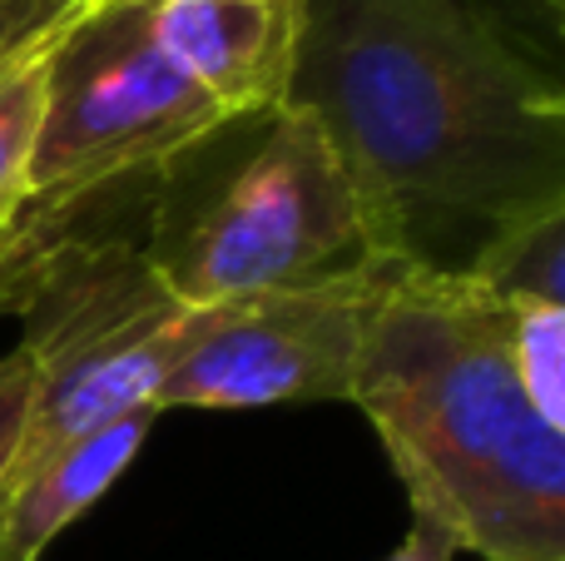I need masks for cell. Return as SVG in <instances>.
I'll list each match as a JSON object with an SVG mask.
<instances>
[{
  "instance_id": "obj_4",
  "label": "cell",
  "mask_w": 565,
  "mask_h": 561,
  "mask_svg": "<svg viewBox=\"0 0 565 561\" xmlns=\"http://www.w3.org/2000/svg\"><path fill=\"white\" fill-rule=\"evenodd\" d=\"M125 199L60 214H15L0 239V304L25 318L35 393L10 487L70 443L135 407H159V388L199 343L214 308H189L159 284L145 239L109 224ZM6 487V493H10Z\"/></svg>"
},
{
  "instance_id": "obj_10",
  "label": "cell",
  "mask_w": 565,
  "mask_h": 561,
  "mask_svg": "<svg viewBox=\"0 0 565 561\" xmlns=\"http://www.w3.org/2000/svg\"><path fill=\"white\" fill-rule=\"evenodd\" d=\"M507 308V358L541 423L565 433V308L501 304Z\"/></svg>"
},
{
  "instance_id": "obj_12",
  "label": "cell",
  "mask_w": 565,
  "mask_h": 561,
  "mask_svg": "<svg viewBox=\"0 0 565 561\" xmlns=\"http://www.w3.org/2000/svg\"><path fill=\"white\" fill-rule=\"evenodd\" d=\"M89 0H0V80L55 45Z\"/></svg>"
},
{
  "instance_id": "obj_5",
  "label": "cell",
  "mask_w": 565,
  "mask_h": 561,
  "mask_svg": "<svg viewBox=\"0 0 565 561\" xmlns=\"http://www.w3.org/2000/svg\"><path fill=\"white\" fill-rule=\"evenodd\" d=\"M228 115L159 50L145 0H89L45 50L30 194L15 214L89 209L159 184Z\"/></svg>"
},
{
  "instance_id": "obj_1",
  "label": "cell",
  "mask_w": 565,
  "mask_h": 561,
  "mask_svg": "<svg viewBox=\"0 0 565 561\" xmlns=\"http://www.w3.org/2000/svg\"><path fill=\"white\" fill-rule=\"evenodd\" d=\"M282 105L332 155L402 258L461 268L497 229L565 209V95L477 0H298Z\"/></svg>"
},
{
  "instance_id": "obj_2",
  "label": "cell",
  "mask_w": 565,
  "mask_h": 561,
  "mask_svg": "<svg viewBox=\"0 0 565 561\" xmlns=\"http://www.w3.org/2000/svg\"><path fill=\"white\" fill-rule=\"evenodd\" d=\"M348 403L457 552L565 561V433L526 403L507 308L471 274L407 258L387 278Z\"/></svg>"
},
{
  "instance_id": "obj_7",
  "label": "cell",
  "mask_w": 565,
  "mask_h": 561,
  "mask_svg": "<svg viewBox=\"0 0 565 561\" xmlns=\"http://www.w3.org/2000/svg\"><path fill=\"white\" fill-rule=\"evenodd\" d=\"M145 15L159 50L228 119L282 105L298 45V0H145Z\"/></svg>"
},
{
  "instance_id": "obj_8",
  "label": "cell",
  "mask_w": 565,
  "mask_h": 561,
  "mask_svg": "<svg viewBox=\"0 0 565 561\" xmlns=\"http://www.w3.org/2000/svg\"><path fill=\"white\" fill-rule=\"evenodd\" d=\"M164 407H135V413L115 417L109 427L70 443L45 467L20 477L0 502V561H40L45 547L65 532L70 522L89 512L109 487L125 477V467L139 457L149 427Z\"/></svg>"
},
{
  "instance_id": "obj_3",
  "label": "cell",
  "mask_w": 565,
  "mask_h": 561,
  "mask_svg": "<svg viewBox=\"0 0 565 561\" xmlns=\"http://www.w3.org/2000/svg\"><path fill=\"white\" fill-rule=\"evenodd\" d=\"M145 254L189 308L328 284L402 258L328 135L292 105L228 119L164 169Z\"/></svg>"
},
{
  "instance_id": "obj_6",
  "label": "cell",
  "mask_w": 565,
  "mask_h": 561,
  "mask_svg": "<svg viewBox=\"0 0 565 561\" xmlns=\"http://www.w3.org/2000/svg\"><path fill=\"white\" fill-rule=\"evenodd\" d=\"M402 264L407 258L218 304L199 343L164 378L159 407L248 413L282 403H348L372 308Z\"/></svg>"
},
{
  "instance_id": "obj_9",
  "label": "cell",
  "mask_w": 565,
  "mask_h": 561,
  "mask_svg": "<svg viewBox=\"0 0 565 561\" xmlns=\"http://www.w3.org/2000/svg\"><path fill=\"white\" fill-rule=\"evenodd\" d=\"M461 274H471L501 304L565 308V209L497 229Z\"/></svg>"
},
{
  "instance_id": "obj_16",
  "label": "cell",
  "mask_w": 565,
  "mask_h": 561,
  "mask_svg": "<svg viewBox=\"0 0 565 561\" xmlns=\"http://www.w3.org/2000/svg\"><path fill=\"white\" fill-rule=\"evenodd\" d=\"M0 239H6V224H0Z\"/></svg>"
},
{
  "instance_id": "obj_13",
  "label": "cell",
  "mask_w": 565,
  "mask_h": 561,
  "mask_svg": "<svg viewBox=\"0 0 565 561\" xmlns=\"http://www.w3.org/2000/svg\"><path fill=\"white\" fill-rule=\"evenodd\" d=\"M30 393H35V373H30L25 348L0 358V502L10 487V467L20 457L25 443V423H30Z\"/></svg>"
},
{
  "instance_id": "obj_11",
  "label": "cell",
  "mask_w": 565,
  "mask_h": 561,
  "mask_svg": "<svg viewBox=\"0 0 565 561\" xmlns=\"http://www.w3.org/2000/svg\"><path fill=\"white\" fill-rule=\"evenodd\" d=\"M40 105H45V55L0 80V224H10L30 194Z\"/></svg>"
},
{
  "instance_id": "obj_14",
  "label": "cell",
  "mask_w": 565,
  "mask_h": 561,
  "mask_svg": "<svg viewBox=\"0 0 565 561\" xmlns=\"http://www.w3.org/2000/svg\"><path fill=\"white\" fill-rule=\"evenodd\" d=\"M477 6L487 10L491 20H501V25H507L516 40H521V30L546 35V45H556V40H561L565 0H477Z\"/></svg>"
},
{
  "instance_id": "obj_15",
  "label": "cell",
  "mask_w": 565,
  "mask_h": 561,
  "mask_svg": "<svg viewBox=\"0 0 565 561\" xmlns=\"http://www.w3.org/2000/svg\"><path fill=\"white\" fill-rule=\"evenodd\" d=\"M382 561H457V542H451L441 527H431L427 517H412V532Z\"/></svg>"
}]
</instances>
